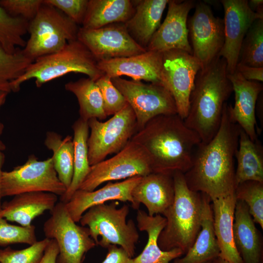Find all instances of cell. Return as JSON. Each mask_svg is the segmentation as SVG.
Masks as SVG:
<instances>
[{
	"label": "cell",
	"instance_id": "3",
	"mask_svg": "<svg viewBox=\"0 0 263 263\" xmlns=\"http://www.w3.org/2000/svg\"><path fill=\"white\" fill-rule=\"evenodd\" d=\"M232 92L223 57H217L197 73L184 121L198 135L201 143L209 142L217 132L224 105Z\"/></svg>",
	"mask_w": 263,
	"mask_h": 263
},
{
	"label": "cell",
	"instance_id": "12",
	"mask_svg": "<svg viewBox=\"0 0 263 263\" xmlns=\"http://www.w3.org/2000/svg\"><path fill=\"white\" fill-rule=\"evenodd\" d=\"M152 172L150 161L144 149L130 140L112 157L91 166L79 189L93 191L106 182L144 176Z\"/></svg>",
	"mask_w": 263,
	"mask_h": 263
},
{
	"label": "cell",
	"instance_id": "39",
	"mask_svg": "<svg viewBox=\"0 0 263 263\" xmlns=\"http://www.w3.org/2000/svg\"><path fill=\"white\" fill-rule=\"evenodd\" d=\"M95 82L101 92L107 116L113 115L126 105L125 97L113 84L110 77L104 74Z\"/></svg>",
	"mask_w": 263,
	"mask_h": 263
},
{
	"label": "cell",
	"instance_id": "41",
	"mask_svg": "<svg viewBox=\"0 0 263 263\" xmlns=\"http://www.w3.org/2000/svg\"><path fill=\"white\" fill-rule=\"evenodd\" d=\"M89 0H43L60 10L77 24H82Z\"/></svg>",
	"mask_w": 263,
	"mask_h": 263
},
{
	"label": "cell",
	"instance_id": "16",
	"mask_svg": "<svg viewBox=\"0 0 263 263\" xmlns=\"http://www.w3.org/2000/svg\"><path fill=\"white\" fill-rule=\"evenodd\" d=\"M247 0H221L224 9V45L218 56L226 63L228 74L233 73L238 62L243 39L252 23L263 17L249 8Z\"/></svg>",
	"mask_w": 263,
	"mask_h": 263
},
{
	"label": "cell",
	"instance_id": "34",
	"mask_svg": "<svg viewBox=\"0 0 263 263\" xmlns=\"http://www.w3.org/2000/svg\"><path fill=\"white\" fill-rule=\"evenodd\" d=\"M238 63L263 67V19L255 20L241 46Z\"/></svg>",
	"mask_w": 263,
	"mask_h": 263
},
{
	"label": "cell",
	"instance_id": "38",
	"mask_svg": "<svg viewBox=\"0 0 263 263\" xmlns=\"http://www.w3.org/2000/svg\"><path fill=\"white\" fill-rule=\"evenodd\" d=\"M37 241L34 225L23 226L11 225L0 216V246H6L15 244L30 245Z\"/></svg>",
	"mask_w": 263,
	"mask_h": 263
},
{
	"label": "cell",
	"instance_id": "43",
	"mask_svg": "<svg viewBox=\"0 0 263 263\" xmlns=\"http://www.w3.org/2000/svg\"><path fill=\"white\" fill-rule=\"evenodd\" d=\"M235 71L247 80L263 82V67H256L237 63Z\"/></svg>",
	"mask_w": 263,
	"mask_h": 263
},
{
	"label": "cell",
	"instance_id": "19",
	"mask_svg": "<svg viewBox=\"0 0 263 263\" xmlns=\"http://www.w3.org/2000/svg\"><path fill=\"white\" fill-rule=\"evenodd\" d=\"M233 92L235 94L233 106L227 105L230 119L238 124L253 141L258 140L256 132V103L262 93L263 86L261 82L244 79L237 71L228 74Z\"/></svg>",
	"mask_w": 263,
	"mask_h": 263
},
{
	"label": "cell",
	"instance_id": "10",
	"mask_svg": "<svg viewBox=\"0 0 263 263\" xmlns=\"http://www.w3.org/2000/svg\"><path fill=\"white\" fill-rule=\"evenodd\" d=\"M66 190L58 177L51 157L39 161L32 154L24 164L2 173V197L33 192H49L61 196Z\"/></svg>",
	"mask_w": 263,
	"mask_h": 263
},
{
	"label": "cell",
	"instance_id": "45",
	"mask_svg": "<svg viewBox=\"0 0 263 263\" xmlns=\"http://www.w3.org/2000/svg\"><path fill=\"white\" fill-rule=\"evenodd\" d=\"M247 3L251 10L263 17V0H249Z\"/></svg>",
	"mask_w": 263,
	"mask_h": 263
},
{
	"label": "cell",
	"instance_id": "14",
	"mask_svg": "<svg viewBox=\"0 0 263 263\" xmlns=\"http://www.w3.org/2000/svg\"><path fill=\"white\" fill-rule=\"evenodd\" d=\"M187 26L192 55L204 68L218 56L223 48L224 20L213 14L209 4L198 1L193 15L188 19Z\"/></svg>",
	"mask_w": 263,
	"mask_h": 263
},
{
	"label": "cell",
	"instance_id": "37",
	"mask_svg": "<svg viewBox=\"0 0 263 263\" xmlns=\"http://www.w3.org/2000/svg\"><path fill=\"white\" fill-rule=\"evenodd\" d=\"M50 240L45 238L20 250L9 246L0 250V263H39Z\"/></svg>",
	"mask_w": 263,
	"mask_h": 263
},
{
	"label": "cell",
	"instance_id": "46",
	"mask_svg": "<svg viewBox=\"0 0 263 263\" xmlns=\"http://www.w3.org/2000/svg\"><path fill=\"white\" fill-rule=\"evenodd\" d=\"M5 148H6V147L5 145L1 140H0V210L1 209V204H2L1 202V199L2 198V196L1 195V191H0L1 180L2 173L3 171V170H2V168L4 162V160H5V155H4L3 151L5 150Z\"/></svg>",
	"mask_w": 263,
	"mask_h": 263
},
{
	"label": "cell",
	"instance_id": "18",
	"mask_svg": "<svg viewBox=\"0 0 263 263\" xmlns=\"http://www.w3.org/2000/svg\"><path fill=\"white\" fill-rule=\"evenodd\" d=\"M97 65L103 74L111 78L126 75L133 80H144L164 86L161 52L146 51L136 55L99 60Z\"/></svg>",
	"mask_w": 263,
	"mask_h": 263
},
{
	"label": "cell",
	"instance_id": "44",
	"mask_svg": "<svg viewBox=\"0 0 263 263\" xmlns=\"http://www.w3.org/2000/svg\"><path fill=\"white\" fill-rule=\"evenodd\" d=\"M58 253L56 242L54 239H50L39 263H56Z\"/></svg>",
	"mask_w": 263,
	"mask_h": 263
},
{
	"label": "cell",
	"instance_id": "48",
	"mask_svg": "<svg viewBox=\"0 0 263 263\" xmlns=\"http://www.w3.org/2000/svg\"><path fill=\"white\" fill-rule=\"evenodd\" d=\"M214 263H229L222 259L220 257H218Z\"/></svg>",
	"mask_w": 263,
	"mask_h": 263
},
{
	"label": "cell",
	"instance_id": "25",
	"mask_svg": "<svg viewBox=\"0 0 263 263\" xmlns=\"http://www.w3.org/2000/svg\"><path fill=\"white\" fill-rule=\"evenodd\" d=\"M233 236L243 263H260L261 238L247 206L240 200L236 204Z\"/></svg>",
	"mask_w": 263,
	"mask_h": 263
},
{
	"label": "cell",
	"instance_id": "2",
	"mask_svg": "<svg viewBox=\"0 0 263 263\" xmlns=\"http://www.w3.org/2000/svg\"><path fill=\"white\" fill-rule=\"evenodd\" d=\"M131 140L144 149L153 172L171 175L176 171L185 173L190 169L195 150L201 142L177 114L152 118Z\"/></svg>",
	"mask_w": 263,
	"mask_h": 263
},
{
	"label": "cell",
	"instance_id": "13",
	"mask_svg": "<svg viewBox=\"0 0 263 263\" xmlns=\"http://www.w3.org/2000/svg\"><path fill=\"white\" fill-rule=\"evenodd\" d=\"M162 55L163 85L174 100L177 114L184 120L188 114L190 96L201 64L192 54L182 50L166 51L162 52Z\"/></svg>",
	"mask_w": 263,
	"mask_h": 263
},
{
	"label": "cell",
	"instance_id": "49",
	"mask_svg": "<svg viewBox=\"0 0 263 263\" xmlns=\"http://www.w3.org/2000/svg\"><path fill=\"white\" fill-rule=\"evenodd\" d=\"M207 263H211V262H208Z\"/></svg>",
	"mask_w": 263,
	"mask_h": 263
},
{
	"label": "cell",
	"instance_id": "15",
	"mask_svg": "<svg viewBox=\"0 0 263 263\" xmlns=\"http://www.w3.org/2000/svg\"><path fill=\"white\" fill-rule=\"evenodd\" d=\"M77 39L97 61L127 57L146 51L132 38L124 23L111 24L96 29L80 27Z\"/></svg>",
	"mask_w": 263,
	"mask_h": 263
},
{
	"label": "cell",
	"instance_id": "29",
	"mask_svg": "<svg viewBox=\"0 0 263 263\" xmlns=\"http://www.w3.org/2000/svg\"><path fill=\"white\" fill-rule=\"evenodd\" d=\"M235 158L237 167L235 172L236 188L248 181L263 183V150L258 140H252L242 129Z\"/></svg>",
	"mask_w": 263,
	"mask_h": 263
},
{
	"label": "cell",
	"instance_id": "50",
	"mask_svg": "<svg viewBox=\"0 0 263 263\" xmlns=\"http://www.w3.org/2000/svg\"></svg>",
	"mask_w": 263,
	"mask_h": 263
},
{
	"label": "cell",
	"instance_id": "33",
	"mask_svg": "<svg viewBox=\"0 0 263 263\" xmlns=\"http://www.w3.org/2000/svg\"><path fill=\"white\" fill-rule=\"evenodd\" d=\"M28 21L10 15L0 6V45L7 53L14 54L25 47L23 36L28 32Z\"/></svg>",
	"mask_w": 263,
	"mask_h": 263
},
{
	"label": "cell",
	"instance_id": "26",
	"mask_svg": "<svg viewBox=\"0 0 263 263\" xmlns=\"http://www.w3.org/2000/svg\"><path fill=\"white\" fill-rule=\"evenodd\" d=\"M136 220L139 230L146 232L148 239L142 252L132 259V263H169L184 254L179 248L164 251L159 247L158 238L166 224L164 217L160 214L150 216L145 211L138 209Z\"/></svg>",
	"mask_w": 263,
	"mask_h": 263
},
{
	"label": "cell",
	"instance_id": "24",
	"mask_svg": "<svg viewBox=\"0 0 263 263\" xmlns=\"http://www.w3.org/2000/svg\"><path fill=\"white\" fill-rule=\"evenodd\" d=\"M169 0H133L134 13L124 24L132 38L145 49L161 25L162 14Z\"/></svg>",
	"mask_w": 263,
	"mask_h": 263
},
{
	"label": "cell",
	"instance_id": "17",
	"mask_svg": "<svg viewBox=\"0 0 263 263\" xmlns=\"http://www.w3.org/2000/svg\"><path fill=\"white\" fill-rule=\"evenodd\" d=\"M195 3L192 0H169L166 18L152 36L146 51L162 53L179 49L192 54L188 38L187 20L188 14Z\"/></svg>",
	"mask_w": 263,
	"mask_h": 263
},
{
	"label": "cell",
	"instance_id": "30",
	"mask_svg": "<svg viewBox=\"0 0 263 263\" xmlns=\"http://www.w3.org/2000/svg\"><path fill=\"white\" fill-rule=\"evenodd\" d=\"M74 148V173L71 183L66 192L60 196V202L67 203L89 173L91 166L88 158L87 141L89 135L88 122L80 118L72 125Z\"/></svg>",
	"mask_w": 263,
	"mask_h": 263
},
{
	"label": "cell",
	"instance_id": "21",
	"mask_svg": "<svg viewBox=\"0 0 263 263\" xmlns=\"http://www.w3.org/2000/svg\"><path fill=\"white\" fill-rule=\"evenodd\" d=\"M134 206L138 210L143 204L148 215L153 216L162 214L173 203L174 186L171 174L151 172L142 177L132 192Z\"/></svg>",
	"mask_w": 263,
	"mask_h": 263
},
{
	"label": "cell",
	"instance_id": "20",
	"mask_svg": "<svg viewBox=\"0 0 263 263\" xmlns=\"http://www.w3.org/2000/svg\"><path fill=\"white\" fill-rule=\"evenodd\" d=\"M142 177L134 176L116 183L108 182L103 187L96 190L89 191L78 189L65 204L66 208L75 223L79 222L83 214L90 208L109 201L129 202L133 208L134 203L132 192Z\"/></svg>",
	"mask_w": 263,
	"mask_h": 263
},
{
	"label": "cell",
	"instance_id": "42",
	"mask_svg": "<svg viewBox=\"0 0 263 263\" xmlns=\"http://www.w3.org/2000/svg\"><path fill=\"white\" fill-rule=\"evenodd\" d=\"M108 252L102 263H132V259L121 247L110 245Z\"/></svg>",
	"mask_w": 263,
	"mask_h": 263
},
{
	"label": "cell",
	"instance_id": "7",
	"mask_svg": "<svg viewBox=\"0 0 263 263\" xmlns=\"http://www.w3.org/2000/svg\"><path fill=\"white\" fill-rule=\"evenodd\" d=\"M79 28L60 10L43 2L35 18L29 22L30 37L22 52L33 61L56 53L68 42L77 39Z\"/></svg>",
	"mask_w": 263,
	"mask_h": 263
},
{
	"label": "cell",
	"instance_id": "5",
	"mask_svg": "<svg viewBox=\"0 0 263 263\" xmlns=\"http://www.w3.org/2000/svg\"><path fill=\"white\" fill-rule=\"evenodd\" d=\"M98 61L77 39L68 42L59 51L35 59L24 73L11 83L13 92H18L23 82L35 79L37 87L70 73H81L96 81L104 74Z\"/></svg>",
	"mask_w": 263,
	"mask_h": 263
},
{
	"label": "cell",
	"instance_id": "36",
	"mask_svg": "<svg viewBox=\"0 0 263 263\" xmlns=\"http://www.w3.org/2000/svg\"><path fill=\"white\" fill-rule=\"evenodd\" d=\"M237 200L243 201L248 208L254 222L263 229V183L248 181L236 188Z\"/></svg>",
	"mask_w": 263,
	"mask_h": 263
},
{
	"label": "cell",
	"instance_id": "9",
	"mask_svg": "<svg viewBox=\"0 0 263 263\" xmlns=\"http://www.w3.org/2000/svg\"><path fill=\"white\" fill-rule=\"evenodd\" d=\"M50 213L43 229L46 238L56 242V263H83L86 254L96 245L89 228L77 225L62 202H57Z\"/></svg>",
	"mask_w": 263,
	"mask_h": 263
},
{
	"label": "cell",
	"instance_id": "27",
	"mask_svg": "<svg viewBox=\"0 0 263 263\" xmlns=\"http://www.w3.org/2000/svg\"><path fill=\"white\" fill-rule=\"evenodd\" d=\"M210 200L207 195L203 193L200 230L186 255L175 259L173 263H207L219 257L220 252L214 230Z\"/></svg>",
	"mask_w": 263,
	"mask_h": 263
},
{
	"label": "cell",
	"instance_id": "11",
	"mask_svg": "<svg viewBox=\"0 0 263 263\" xmlns=\"http://www.w3.org/2000/svg\"><path fill=\"white\" fill-rule=\"evenodd\" d=\"M111 80L132 109L136 119L137 131L158 115L177 114L174 100L164 86L129 80L120 77L111 78Z\"/></svg>",
	"mask_w": 263,
	"mask_h": 263
},
{
	"label": "cell",
	"instance_id": "47",
	"mask_svg": "<svg viewBox=\"0 0 263 263\" xmlns=\"http://www.w3.org/2000/svg\"><path fill=\"white\" fill-rule=\"evenodd\" d=\"M9 93L4 91H0V109L1 106L4 104L7 96ZM4 129V126L2 123L0 122V136L1 135Z\"/></svg>",
	"mask_w": 263,
	"mask_h": 263
},
{
	"label": "cell",
	"instance_id": "35",
	"mask_svg": "<svg viewBox=\"0 0 263 263\" xmlns=\"http://www.w3.org/2000/svg\"><path fill=\"white\" fill-rule=\"evenodd\" d=\"M33 61L25 56L20 48L10 54L0 45V91L11 93V83L20 76Z\"/></svg>",
	"mask_w": 263,
	"mask_h": 263
},
{
	"label": "cell",
	"instance_id": "6",
	"mask_svg": "<svg viewBox=\"0 0 263 263\" xmlns=\"http://www.w3.org/2000/svg\"><path fill=\"white\" fill-rule=\"evenodd\" d=\"M129 213L127 205L118 208L115 202L103 204L88 209L79 222L81 226H88L96 245L104 248L110 245H119L132 258L139 235L133 221H126Z\"/></svg>",
	"mask_w": 263,
	"mask_h": 263
},
{
	"label": "cell",
	"instance_id": "1",
	"mask_svg": "<svg viewBox=\"0 0 263 263\" xmlns=\"http://www.w3.org/2000/svg\"><path fill=\"white\" fill-rule=\"evenodd\" d=\"M227 105L217 132L209 142L198 145L191 167L184 173L190 189L211 200L235 193L234 158L241 128L230 119Z\"/></svg>",
	"mask_w": 263,
	"mask_h": 263
},
{
	"label": "cell",
	"instance_id": "4",
	"mask_svg": "<svg viewBox=\"0 0 263 263\" xmlns=\"http://www.w3.org/2000/svg\"><path fill=\"white\" fill-rule=\"evenodd\" d=\"M174 199L162 214L166 224L158 238L160 249L168 251L179 248L184 253L193 244L201 229L203 193L190 189L183 173L172 174Z\"/></svg>",
	"mask_w": 263,
	"mask_h": 263
},
{
	"label": "cell",
	"instance_id": "31",
	"mask_svg": "<svg viewBox=\"0 0 263 263\" xmlns=\"http://www.w3.org/2000/svg\"><path fill=\"white\" fill-rule=\"evenodd\" d=\"M64 88L77 98L80 119L88 122L92 118L102 121L107 118L101 93L95 81L81 78L66 83Z\"/></svg>",
	"mask_w": 263,
	"mask_h": 263
},
{
	"label": "cell",
	"instance_id": "40",
	"mask_svg": "<svg viewBox=\"0 0 263 263\" xmlns=\"http://www.w3.org/2000/svg\"><path fill=\"white\" fill-rule=\"evenodd\" d=\"M43 0H0V6L10 15L29 22L37 14Z\"/></svg>",
	"mask_w": 263,
	"mask_h": 263
},
{
	"label": "cell",
	"instance_id": "22",
	"mask_svg": "<svg viewBox=\"0 0 263 263\" xmlns=\"http://www.w3.org/2000/svg\"><path fill=\"white\" fill-rule=\"evenodd\" d=\"M211 201L214 230L220 252L219 257L229 263H243L233 236L237 202L235 193Z\"/></svg>",
	"mask_w": 263,
	"mask_h": 263
},
{
	"label": "cell",
	"instance_id": "8",
	"mask_svg": "<svg viewBox=\"0 0 263 263\" xmlns=\"http://www.w3.org/2000/svg\"><path fill=\"white\" fill-rule=\"evenodd\" d=\"M88 124L90 131L87 145L91 166L121 150L137 131L135 114L128 103L107 121L92 118Z\"/></svg>",
	"mask_w": 263,
	"mask_h": 263
},
{
	"label": "cell",
	"instance_id": "28",
	"mask_svg": "<svg viewBox=\"0 0 263 263\" xmlns=\"http://www.w3.org/2000/svg\"><path fill=\"white\" fill-rule=\"evenodd\" d=\"M134 12L133 0H89L81 27L96 29L111 24L125 23Z\"/></svg>",
	"mask_w": 263,
	"mask_h": 263
},
{
	"label": "cell",
	"instance_id": "32",
	"mask_svg": "<svg viewBox=\"0 0 263 263\" xmlns=\"http://www.w3.org/2000/svg\"><path fill=\"white\" fill-rule=\"evenodd\" d=\"M44 145L53 152L51 157L58 177L67 189L74 173V148L72 137L64 138L56 132H46Z\"/></svg>",
	"mask_w": 263,
	"mask_h": 263
},
{
	"label": "cell",
	"instance_id": "23",
	"mask_svg": "<svg viewBox=\"0 0 263 263\" xmlns=\"http://www.w3.org/2000/svg\"><path fill=\"white\" fill-rule=\"evenodd\" d=\"M57 196L45 192L19 194L1 204L0 216L6 220L23 226L31 225L32 221L45 211H50L57 203Z\"/></svg>",
	"mask_w": 263,
	"mask_h": 263
}]
</instances>
